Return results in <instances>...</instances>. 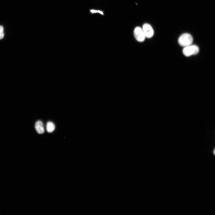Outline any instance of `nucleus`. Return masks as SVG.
<instances>
[{
  "label": "nucleus",
  "instance_id": "nucleus-6",
  "mask_svg": "<svg viewBox=\"0 0 215 215\" xmlns=\"http://www.w3.org/2000/svg\"><path fill=\"white\" fill-rule=\"evenodd\" d=\"M55 126L54 124L51 122H48L46 125V130L49 133H52L54 130Z\"/></svg>",
  "mask_w": 215,
  "mask_h": 215
},
{
  "label": "nucleus",
  "instance_id": "nucleus-3",
  "mask_svg": "<svg viewBox=\"0 0 215 215\" xmlns=\"http://www.w3.org/2000/svg\"><path fill=\"white\" fill-rule=\"evenodd\" d=\"M134 34L136 39L140 42H143L146 38L142 28L139 27H137L135 28Z\"/></svg>",
  "mask_w": 215,
  "mask_h": 215
},
{
  "label": "nucleus",
  "instance_id": "nucleus-2",
  "mask_svg": "<svg viewBox=\"0 0 215 215\" xmlns=\"http://www.w3.org/2000/svg\"><path fill=\"white\" fill-rule=\"evenodd\" d=\"M199 48L196 45H190L184 47L182 50L183 54L186 56H189L192 55L197 54L199 51Z\"/></svg>",
  "mask_w": 215,
  "mask_h": 215
},
{
  "label": "nucleus",
  "instance_id": "nucleus-1",
  "mask_svg": "<svg viewBox=\"0 0 215 215\" xmlns=\"http://www.w3.org/2000/svg\"><path fill=\"white\" fill-rule=\"evenodd\" d=\"M193 42L192 36L189 34L185 33L182 34L178 40L179 44L180 45L186 47L191 45Z\"/></svg>",
  "mask_w": 215,
  "mask_h": 215
},
{
  "label": "nucleus",
  "instance_id": "nucleus-9",
  "mask_svg": "<svg viewBox=\"0 0 215 215\" xmlns=\"http://www.w3.org/2000/svg\"><path fill=\"white\" fill-rule=\"evenodd\" d=\"M214 154L215 155V149L214 150Z\"/></svg>",
  "mask_w": 215,
  "mask_h": 215
},
{
  "label": "nucleus",
  "instance_id": "nucleus-8",
  "mask_svg": "<svg viewBox=\"0 0 215 215\" xmlns=\"http://www.w3.org/2000/svg\"><path fill=\"white\" fill-rule=\"evenodd\" d=\"M90 12L92 13H100L102 15L103 14V12L102 11H101L99 10H90Z\"/></svg>",
  "mask_w": 215,
  "mask_h": 215
},
{
  "label": "nucleus",
  "instance_id": "nucleus-7",
  "mask_svg": "<svg viewBox=\"0 0 215 215\" xmlns=\"http://www.w3.org/2000/svg\"><path fill=\"white\" fill-rule=\"evenodd\" d=\"M4 28L2 26H0V40L4 37Z\"/></svg>",
  "mask_w": 215,
  "mask_h": 215
},
{
  "label": "nucleus",
  "instance_id": "nucleus-5",
  "mask_svg": "<svg viewBox=\"0 0 215 215\" xmlns=\"http://www.w3.org/2000/svg\"><path fill=\"white\" fill-rule=\"evenodd\" d=\"M35 128L37 132L39 134L43 133L44 132V129L43 124L41 121H37L35 124Z\"/></svg>",
  "mask_w": 215,
  "mask_h": 215
},
{
  "label": "nucleus",
  "instance_id": "nucleus-4",
  "mask_svg": "<svg viewBox=\"0 0 215 215\" xmlns=\"http://www.w3.org/2000/svg\"><path fill=\"white\" fill-rule=\"evenodd\" d=\"M142 30L146 37L151 38L153 35L154 31L151 26L148 24L145 23L143 25Z\"/></svg>",
  "mask_w": 215,
  "mask_h": 215
}]
</instances>
